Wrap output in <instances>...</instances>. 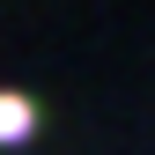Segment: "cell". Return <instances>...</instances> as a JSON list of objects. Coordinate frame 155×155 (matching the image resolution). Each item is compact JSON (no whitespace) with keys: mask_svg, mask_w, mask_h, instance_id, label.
Returning a JSON list of instances; mask_svg holds the SVG:
<instances>
[{"mask_svg":"<svg viewBox=\"0 0 155 155\" xmlns=\"http://www.w3.org/2000/svg\"><path fill=\"white\" fill-rule=\"evenodd\" d=\"M30 133V104L22 96H0V140H22Z\"/></svg>","mask_w":155,"mask_h":155,"instance_id":"1","label":"cell"}]
</instances>
